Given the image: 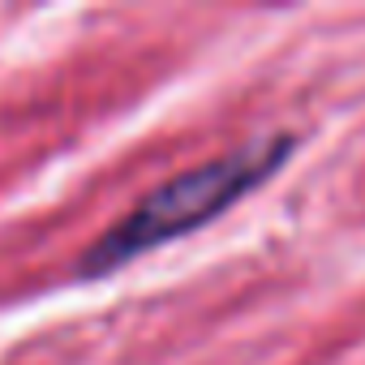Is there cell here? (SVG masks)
Returning <instances> with one entry per match:
<instances>
[{
    "label": "cell",
    "mask_w": 365,
    "mask_h": 365,
    "mask_svg": "<svg viewBox=\"0 0 365 365\" xmlns=\"http://www.w3.org/2000/svg\"><path fill=\"white\" fill-rule=\"evenodd\" d=\"M292 146H297L292 133H267V138H250L245 146H232V150H224L190 172H176L172 180L155 185L142 202H133V211L120 215L99 241H91L78 271L108 275V271L168 245V241H180V237L207 228L228 207H237L245 194L267 185L288 163Z\"/></svg>",
    "instance_id": "obj_1"
}]
</instances>
